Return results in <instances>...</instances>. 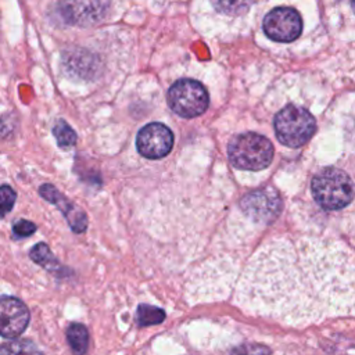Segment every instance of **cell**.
<instances>
[{
    "label": "cell",
    "instance_id": "1",
    "mask_svg": "<svg viewBox=\"0 0 355 355\" xmlns=\"http://www.w3.org/2000/svg\"><path fill=\"white\" fill-rule=\"evenodd\" d=\"M239 300L288 324L355 315V255L331 239L276 237L251 257Z\"/></svg>",
    "mask_w": 355,
    "mask_h": 355
},
{
    "label": "cell",
    "instance_id": "2",
    "mask_svg": "<svg viewBox=\"0 0 355 355\" xmlns=\"http://www.w3.org/2000/svg\"><path fill=\"white\" fill-rule=\"evenodd\" d=\"M315 201L324 209H341L354 198V186L349 176L338 168H324L318 172L311 183Z\"/></svg>",
    "mask_w": 355,
    "mask_h": 355
},
{
    "label": "cell",
    "instance_id": "3",
    "mask_svg": "<svg viewBox=\"0 0 355 355\" xmlns=\"http://www.w3.org/2000/svg\"><path fill=\"white\" fill-rule=\"evenodd\" d=\"M229 161L237 169L261 171L273 158V146L262 135L248 132L233 137L227 146Z\"/></svg>",
    "mask_w": 355,
    "mask_h": 355
},
{
    "label": "cell",
    "instance_id": "4",
    "mask_svg": "<svg viewBox=\"0 0 355 355\" xmlns=\"http://www.w3.org/2000/svg\"><path fill=\"white\" fill-rule=\"evenodd\" d=\"M277 140L287 147L304 146L315 133L316 122L309 111L298 105H287L275 116Z\"/></svg>",
    "mask_w": 355,
    "mask_h": 355
},
{
    "label": "cell",
    "instance_id": "5",
    "mask_svg": "<svg viewBox=\"0 0 355 355\" xmlns=\"http://www.w3.org/2000/svg\"><path fill=\"white\" fill-rule=\"evenodd\" d=\"M171 110L182 118H194L205 112L209 104L207 89L197 80L179 79L166 94Z\"/></svg>",
    "mask_w": 355,
    "mask_h": 355
},
{
    "label": "cell",
    "instance_id": "6",
    "mask_svg": "<svg viewBox=\"0 0 355 355\" xmlns=\"http://www.w3.org/2000/svg\"><path fill=\"white\" fill-rule=\"evenodd\" d=\"M240 207L255 222L270 223L280 215L283 202L273 187L265 186L245 194L240 200Z\"/></svg>",
    "mask_w": 355,
    "mask_h": 355
},
{
    "label": "cell",
    "instance_id": "7",
    "mask_svg": "<svg viewBox=\"0 0 355 355\" xmlns=\"http://www.w3.org/2000/svg\"><path fill=\"white\" fill-rule=\"evenodd\" d=\"M263 31L269 39L279 43H288L300 36L302 21L294 8L277 7L263 18Z\"/></svg>",
    "mask_w": 355,
    "mask_h": 355
},
{
    "label": "cell",
    "instance_id": "8",
    "mask_svg": "<svg viewBox=\"0 0 355 355\" xmlns=\"http://www.w3.org/2000/svg\"><path fill=\"white\" fill-rule=\"evenodd\" d=\"M173 146V135L168 126L153 122L141 128L136 137L137 151L148 158L158 159L168 155Z\"/></svg>",
    "mask_w": 355,
    "mask_h": 355
},
{
    "label": "cell",
    "instance_id": "9",
    "mask_svg": "<svg viewBox=\"0 0 355 355\" xmlns=\"http://www.w3.org/2000/svg\"><path fill=\"white\" fill-rule=\"evenodd\" d=\"M110 8V0H61V17L73 25H92L101 21Z\"/></svg>",
    "mask_w": 355,
    "mask_h": 355
},
{
    "label": "cell",
    "instance_id": "10",
    "mask_svg": "<svg viewBox=\"0 0 355 355\" xmlns=\"http://www.w3.org/2000/svg\"><path fill=\"white\" fill-rule=\"evenodd\" d=\"M29 311L26 305L14 297L3 295L0 301V333L4 338H15L26 329Z\"/></svg>",
    "mask_w": 355,
    "mask_h": 355
},
{
    "label": "cell",
    "instance_id": "11",
    "mask_svg": "<svg viewBox=\"0 0 355 355\" xmlns=\"http://www.w3.org/2000/svg\"><path fill=\"white\" fill-rule=\"evenodd\" d=\"M39 193L44 200L57 205V208L64 214L65 219L68 220L69 227L75 233H82L86 230L87 218H86V214L83 212V209H80L78 205H75L67 197H64L53 184H50V183L42 184L39 189Z\"/></svg>",
    "mask_w": 355,
    "mask_h": 355
},
{
    "label": "cell",
    "instance_id": "12",
    "mask_svg": "<svg viewBox=\"0 0 355 355\" xmlns=\"http://www.w3.org/2000/svg\"><path fill=\"white\" fill-rule=\"evenodd\" d=\"M29 257L50 273H54L57 276H65L67 275L65 268L57 261V258L51 254L50 248L44 243H39L35 247H32V250L29 252Z\"/></svg>",
    "mask_w": 355,
    "mask_h": 355
},
{
    "label": "cell",
    "instance_id": "13",
    "mask_svg": "<svg viewBox=\"0 0 355 355\" xmlns=\"http://www.w3.org/2000/svg\"><path fill=\"white\" fill-rule=\"evenodd\" d=\"M67 340L73 355H85L89 347L87 329L80 323H72L67 329Z\"/></svg>",
    "mask_w": 355,
    "mask_h": 355
},
{
    "label": "cell",
    "instance_id": "14",
    "mask_svg": "<svg viewBox=\"0 0 355 355\" xmlns=\"http://www.w3.org/2000/svg\"><path fill=\"white\" fill-rule=\"evenodd\" d=\"M0 355H43L29 340H10L1 345Z\"/></svg>",
    "mask_w": 355,
    "mask_h": 355
},
{
    "label": "cell",
    "instance_id": "15",
    "mask_svg": "<svg viewBox=\"0 0 355 355\" xmlns=\"http://www.w3.org/2000/svg\"><path fill=\"white\" fill-rule=\"evenodd\" d=\"M53 133H54V137L57 140V144L61 148H68V147L75 146L76 139H78L75 130L62 119L55 122V125L53 128Z\"/></svg>",
    "mask_w": 355,
    "mask_h": 355
},
{
    "label": "cell",
    "instance_id": "16",
    "mask_svg": "<svg viewBox=\"0 0 355 355\" xmlns=\"http://www.w3.org/2000/svg\"><path fill=\"white\" fill-rule=\"evenodd\" d=\"M165 319V312L161 308L151 305H139L137 308V323L140 326L158 324Z\"/></svg>",
    "mask_w": 355,
    "mask_h": 355
},
{
    "label": "cell",
    "instance_id": "17",
    "mask_svg": "<svg viewBox=\"0 0 355 355\" xmlns=\"http://www.w3.org/2000/svg\"><path fill=\"white\" fill-rule=\"evenodd\" d=\"M254 0H212L214 7L227 15H237L250 8Z\"/></svg>",
    "mask_w": 355,
    "mask_h": 355
},
{
    "label": "cell",
    "instance_id": "18",
    "mask_svg": "<svg viewBox=\"0 0 355 355\" xmlns=\"http://www.w3.org/2000/svg\"><path fill=\"white\" fill-rule=\"evenodd\" d=\"M230 355H272L270 349L262 344H243L236 347Z\"/></svg>",
    "mask_w": 355,
    "mask_h": 355
},
{
    "label": "cell",
    "instance_id": "19",
    "mask_svg": "<svg viewBox=\"0 0 355 355\" xmlns=\"http://www.w3.org/2000/svg\"><path fill=\"white\" fill-rule=\"evenodd\" d=\"M0 198H1V216H6L7 212L11 211V208L15 202L17 194L10 186L3 184L0 189Z\"/></svg>",
    "mask_w": 355,
    "mask_h": 355
},
{
    "label": "cell",
    "instance_id": "20",
    "mask_svg": "<svg viewBox=\"0 0 355 355\" xmlns=\"http://www.w3.org/2000/svg\"><path fill=\"white\" fill-rule=\"evenodd\" d=\"M35 230H36L35 223H32L29 220H25V219H21V220L15 222L14 226H12V233H14L15 237H28Z\"/></svg>",
    "mask_w": 355,
    "mask_h": 355
},
{
    "label": "cell",
    "instance_id": "21",
    "mask_svg": "<svg viewBox=\"0 0 355 355\" xmlns=\"http://www.w3.org/2000/svg\"><path fill=\"white\" fill-rule=\"evenodd\" d=\"M351 4H352V10L355 11V0H351Z\"/></svg>",
    "mask_w": 355,
    "mask_h": 355
}]
</instances>
